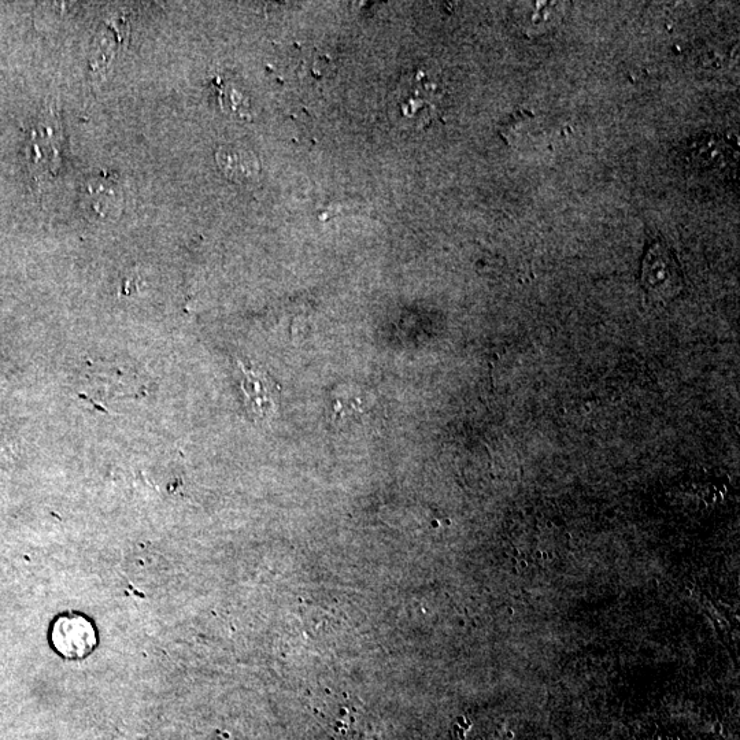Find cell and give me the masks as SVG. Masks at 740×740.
Returning a JSON list of instances; mask_svg holds the SVG:
<instances>
[{"label":"cell","instance_id":"1","mask_svg":"<svg viewBox=\"0 0 740 740\" xmlns=\"http://www.w3.org/2000/svg\"><path fill=\"white\" fill-rule=\"evenodd\" d=\"M640 283L651 302H672L683 291L682 268L671 249L661 240L651 243L646 250L640 272Z\"/></svg>","mask_w":740,"mask_h":740},{"label":"cell","instance_id":"2","mask_svg":"<svg viewBox=\"0 0 740 740\" xmlns=\"http://www.w3.org/2000/svg\"><path fill=\"white\" fill-rule=\"evenodd\" d=\"M438 85L429 79L424 70L405 74L394 91L395 107L405 121L427 125L438 113Z\"/></svg>","mask_w":740,"mask_h":740},{"label":"cell","instance_id":"3","mask_svg":"<svg viewBox=\"0 0 740 740\" xmlns=\"http://www.w3.org/2000/svg\"><path fill=\"white\" fill-rule=\"evenodd\" d=\"M243 372L242 390L246 395L247 410L255 420H269L279 407L281 387L264 370L251 368L239 362Z\"/></svg>","mask_w":740,"mask_h":740},{"label":"cell","instance_id":"4","mask_svg":"<svg viewBox=\"0 0 740 740\" xmlns=\"http://www.w3.org/2000/svg\"><path fill=\"white\" fill-rule=\"evenodd\" d=\"M51 639L58 653L66 658L88 656L95 649L98 640L91 621L76 614L59 617L55 621Z\"/></svg>","mask_w":740,"mask_h":740},{"label":"cell","instance_id":"5","mask_svg":"<svg viewBox=\"0 0 740 740\" xmlns=\"http://www.w3.org/2000/svg\"><path fill=\"white\" fill-rule=\"evenodd\" d=\"M222 173L233 183L250 185L258 183L261 165L253 151L238 146L221 147L216 154Z\"/></svg>","mask_w":740,"mask_h":740},{"label":"cell","instance_id":"6","mask_svg":"<svg viewBox=\"0 0 740 740\" xmlns=\"http://www.w3.org/2000/svg\"><path fill=\"white\" fill-rule=\"evenodd\" d=\"M88 206L98 216H116L121 206V194L113 180L94 179L87 187Z\"/></svg>","mask_w":740,"mask_h":740},{"label":"cell","instance_id":"7","mask_svg":"<svg viewBox=\"0 0 740 740\" xmlns=\"http://www.w3.org/2000/svg\"><path fill=\"white\" fill-rule=\"evenodd\" d=\"M560 6L551 2L524 3L521 16L524 32L529 36H536L549 31L560 18Z\"/></svg>","mask_w":740,"mask_h":740}]
</instances>
